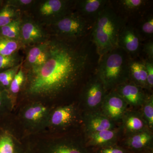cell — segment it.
Instances as JSON below:
<instances>
[{"label":"cell","mask_w":153,"mask_h":153,"mask_svg":"<svg viewBox=\"0 0 153 153\" xmlns=\"http://www.w3.org/2000/svg\"><path fill=\"white\" fill-rule=\"evenodd\" d=\"M24 48L21 41L12 40L0 36V55L10 56L19 53Z\"/></svg>","instance_id":"cell-21"},{"label":"cell","mask_w":153,"mask_h":153,"mask_svg":"<svg viewBox=\"0 0 153 153\" xmlns=\"http://www.w3.org/2000/svg\"><path fill=\"white\" fill-rule=\"evenodd\" d=\"M117 131L115 129L88 134V143L91 146H104L111 145L117 137Z\"/></svg>","instance_id":"cell-17"},{"label":"cell","mask_w":153,"mask_h":153,"mask_svg":"<svg viewBox=\"0 0 153 153\" xmlns=\"http://www.w3.org/2000/svg\"><path fill=\"white\" fill-rule=\"evenodd\" d=\"M141 40L151 38L153 36V16L150 15L145 17L141 23L139 30H137Z\"/></svg>","instance_id":"cell-25"},{"label":"cell","mask_w":153,"mask_h":153,"mask_svg":"<svg viewBox=\"0 0 153 153\" xmlns=\"http://www.w3.org/2000/svg\"><path fill=\"white\" fill-rule=\"evenodd\" d=\"M84 121L87 134L115 129L114 122L98 111L86 113Z\"/></svg>","instance_id":"cell-13"},{"label":"cell","mask_w":153,"mask_h":153,"mask_svg":"<svg viewBox=\"0 0 153 153\" xmlns=\"http://www.w3.org/2000/svg\"><path fill=\"white\" fill-rule=\"evenodd\" d=\"M116 1L118 10L128 15L141 12L148 4V1L145 0H120Z\"/></svg>","instance_id":"cell-19"},{"label":"cell","mask_w":153,"mask_h":153,"mask_svg":"<svg viewBox=\"0 0 153 153\" xmlns=\"http://www.w3.org/2000/svg\"><path fill=\"white\" fill-rule=\"evenodd\" d=\"M48 40L25 47L26 57L22 64L25 70L40 67L46 62L48 57Z\"/></svg>","instance_id":"cell-10"},{"label":"cell","mask_w":153,"mask_h":153,"mask_svg":"<svg viewBox=\"0 0 153 153\" xmlns=\"http://www.w3.org/2000/svg\"><path fill=\"white\" fill-rule=\"evenodd\" d=\"M108 2L106 0L76 1L74 4V9L81 16L93 25Z\"/></svg>","instance_id":"cell-11"},{"label":"cell","mask_w":153,"mask_h":153,"mask_svg":"<svg viewBox=\"0 0 153 153\" xmlns=\"http://www.w3.org/2000/svg\"><path fill=\"white\" fill-rule=\"evenodd\" d=\"M22 64L23 62L18 66L0 72V85L9 88L11 82Z\"/></svg>","instance_id":"cell-28"},{"label":"cell","mask_w":153,"mask_h":153,"mask_svg":"<svg viewBox=\"0 0 153 153\" xmlns=\"http://www.w3.org/2000/svg\"><path fill=\"white\" fill-rule=\"evenodd\" d=\"M22 13L19 9L5 3L0 9V28L21 18Z\"/></svg>","instance_id":"cell-20"},{"label":"cell","mask_w":153,"mask_h":153,"mask_svg":"<svg viewBox=\"0 0 153 153\" xmlns=\"http://www.w3.org/2000/svg\"><path fill=\"white\" fill-rule=\"evenodd\" d=\"M147 72V80L149 89L153 86V61L143 60Z\"/></svg>","instance_id":"cell-32"},{"label":"cell","mask_w":153,"mask_h":153,"mask_svg":"<svg viewBox=\"0 0 153 153\" xmlns=\"http://www.w3.org/2000/svg\"><path fill=\"white\" fill-rule=\"evenodd\" d=\"M99 153H125L123 149L111 145L102 147Z\"/></svg>","instance_id":"cell-33"},{"label":"cell","mask_w":153,"mask_h":153,"mask_svg":"<svg viewBox=\"0 0 153 153\" xmlns=\"http://www.w3.org/2000/svg\"><path fill=\"white\" fill-rule=\"evenodd\" d=\"M143 51L147 57L146 60L153 61V42L150 40L148 41L143 47Z\"/></svg>","instance_id":"cell-34"},{"label":"cell","mask_w":153,"mask_h":153,"mask_svg":"<svg viewBox=\"0 0 153 153\" xmlns=\"http://www.w3.org/2000/svg\"><path fill=\"white\" fill-rule=\"evenodd\" d=\"M76 118V110L72 105H66L57 108L52 114L51 123L53 126L63 127L70 125Z\"/></svg>","instance_id":"cell-15"},{"label":"cell","mask_w":153,"mask_h":153,"mask_svg":"<svg viewBox=\"0 0 153 153\" xmlns=\"http://www.w3.org/2000/svg\"><path fill=\"white\" fill-rule=\"evenodd\" d=\"M108 3L96 20L91 33L99 57L117 47L119 35L126 24V19Z\"/></svg>","instance_id":"cell-2"},{"label":"cell","mask_w":153,"mask_h":153,"mask_svg":"<svg viewBox=\"0 0 153 153\" xmlns=\"http://www.w3.org/2000/svg\"><path fill=\"white\" fill-rule=\"evenodd\" d=\"M93 26L77 12L73 11L49 27L53 36L66 41H75L88 36Z\"/></svg>","instance_id":"cell-4"},{"label":"cell","mask_w":153,"mask_h":153,"mask_svg":"<svg viewBox=\"0 0 153 153\" xmlns=\"http://www.w3.org/2000/svg\"><path fill=\"white\" fill-rule=\"evenodd\" d=\"M142 106L141 114L146 121L148 128L152 131L153 128V97L146 95Z\"/></svg>","instance_id":"cell-23"},{"label":"cell","mask_w":153,"mask_h":153,"mask_svg":"<svg viewBox=\"0 0 153 153\" xmlns=\"http://www.w3.org/2000/svg\"><path fill=\"white\" fill-rule=\"evenodd\" d=\"M52 153H87L81 148L68 144H61L56 146Z\"/></svg>","instance_id":"cell-30"},{"label":"cell","mask_w":153,"mask_h":153,"mask_svg":"<svg viewBox=\"0 0 153 153\" xmlns=\"http://www.w3.org/2000/svg\"><path fill=\"white\" fill-rule=\"evenodd\" d=\"M75 1L67 0H44L36 1L31 9V16L38 23L49 27L73 11Z\"/></svg>","instance_id":"cell-5"},{"label":"cell","mask_w":153,"mask_h":153,"mask_svg":"<svg viewBox=\"0 0 153 153\" xmlns=\"http://www.w3.org/2000/svg\"><path fill=\"white\" fill-rule=\"evenodd\" d=\"M21 18L22 17L0 28V36L12 40L20 41Z\"/></svg>","instance_id":"cell-22"},{"label":"cell","mask_w":153,"mask_h":153,"mask_svg":"<svg viewBox=\"0 0 153 153\" xmlns=\"http://www.w3.org/2000/svg\"><path fill=\"white\" fill-rule=\"evenodd\" d=\"M131 58L119 47L99 57L95 74L107 91L115 89L129 80V63Z\"/></svg>","instance_id":"cell-3"},{"label":"cell","mask_w":153,"mask_h":153,"mask_svg":"<svg viewBox=\"0 0 153 153\" xmlns=\"http://www.w3.org/2000/svg\"><path fill=\"white\" fill-rule=\"evenodd\" d=\"M51 36L33 17L22 15L20 29V41L24 48L48 41Z\"/></svg>","instance_id":"cell-6"},{"label":"cell","mask_w":153,"mask_h":153,"mask_svg":"<svg viewBox=\"0 0 153 153\" xmlns=\"http://www.w3.org/2000/svg\"><path fill=\"white\" fill-rule=\"evenodd\" d=\"M22 65L11 82L9 89L13 94H16L19 93L26 81V73Z\"/></svg>","instance_id":"cell-27"},{"label":"cell","mask_w":153,"mask_h":153,"mask_svg":"<svg viewBox=\"0 0 153 153\" xmlns=\"http://www.w3.org/2000/svg\"><path fill=\"white\" fill-rule=\"evenodd\" d=\"M47 112L46 107L42 105H36L27 109L25 113V117L29 121L35 122L42 119Z\"/></svg>","instance_id":"cell-24"},{"label":"cell","mask_w":153,"mask_h":153,"mask_svg":"<svg viewBox=\"0 0 153 153\" xmlns=\"http://www.w3.org/2000/svg\"><path fill=\"white\" fill-rule=\"evenodd\" d=\"M153 134L149 129L129 135L126 143L128 146L134 149H144L152 143Z\"/></svg>","instance_id":"cell-18"},{"label":"cell","mask_w":153,"mask_h":153,"mask_svg":"<svg viewBox=\"0 0 153 153\" xmlns=\"http://www.w3.org/2000/svg\"><path fill=\"white\" fill-rule=\"evenodd\" d=\"M143 88L130 80L118 86L114 90L124 100L127 104L133 106H141L146 98Z\"/></svg>","instance_id":"cell-12"},{"label":"cell","mask_w":153,"mask_h":153,"mask_svg":"<svg viewBox=\"0 0 153 153\" xmlns=\"http://www.w3.org/2000/svg\"><path fill=\"white\" fill-rule=\"evenodd\" d=\"M129 80L143 88L149 89L147 72L143 60L131 59L129 63Z\"/></svg>","instance_id":"cell-16"},{"label":"cell","mask_w":153,"mask_h":153,"mask_svg":"<svg viewBox=\"0 0 153 153\" xmlns=\"http://www.w3.org/2000/svg\"><path fill=\"white\" fill-rule=\"evenodd\" d=\"M122 119L123 128L129 135L149 129L142 115L139 112L126 111Z\"/></svg>","instance_id":"cell-14"},{"label":"cell","mask_w":153,"mask_h":153,"mask_svg":"<svg viewBox=\"0 0 153 153\" xmlns=\"http://www.w3.org/2000/svg\"><path fill=\"white\" fill-rule=\"evenodd\" d=\"M127 105L115 91H111L105 97L101 112L113 121L120 120L126 111Z\"/></svg>","instance_id":"cell-9"},{"label":"cell","mask_w":153,"mask_h":153,"mask_svg":"<svg viewBox=\"0 0 153 153\" xmlns=\"http://www.w3.org/2000/svg\"><path fill=\"white\" fill-rule=\"evenodd\" d=\"M35 1H36L33 0H9L6 1L5 3L23 12L29 9L32 8Z\"/></svg>","instance_id":"cell-31"},{"label":"cell","mask_w":153,"mask_h":153,"mask_svg":"<svg viewBox=\"0 0 153 153\" xmlns=\"http://www.w3.org/2000/svg\"><path fill=\"white\" fill-rule=\"evenodd\" d=\"M107 94L102 82L94 74L86 82L82 90V99L88 112L98 111Z\"/></svg>","instance_id":"cell-7"},{"label":"cell","mask_w":153,"mask_h":153,"mask_svg":"<svg viewBox=\"0 0 153 153\" xmlns=\"http://www.w3.org/2000/svg\"><path fill=\"white\" fill-rule=\"evenodd\" d=\"M0 153H16L13 141L8 135L0 137Z\"/></svg>","instance_id":"cell-29"},{"label":"cell","mask_w":153,"mask_h":153,"mask_svg":"<svg viewBox=\"0 0 153 153\" xmlns=\"http://www.w3.org/2000/svg\"><path fill=\"white\" fill-rule=\"evenodd\" d=\"M87 37L75 41L50 37L47 61L40 67L27 71V93L55 97L75 87L93 64Z\"/></svg>","instance_id":"cell-1"},{"label":"cell","mask_w":153,"mask_h":153,"mask_svg":"<svg viewBox=\"0 0 153 153\" xmlns=\"http://www.w3.org/2000/svg\"><path fill=\"white\" fill-rule=\"evenodd\" d=\"M141 41L137 29L126 24L119 35L117 47L124 50L131 59H135L140 54Z\"/></svg>","instance_id":"cell-8"},{"label":"cell","mask_w":153,"mask_h":153,"mask_svg":"<svg viewBox=\"0 0 153 153\" xmlns=\"http://www.w3.org/2000/svg\"><path fill=\"white\" fill-rule=\"evenodd\" d=\"M3 1H0V6L1 5Z\"/></svg>","instance_id":"cell-36"},{"label":"cell","mask_w":153,"mask_h":153,"mask_svg":"<svg viewBox=\"0 0 153 153\" xmlns=\"http://www.w3.org/2000/svg\"><path fill=\"white\" fill-rule=\"evenodd\" d=\"M22 62L18 53L10 56L0 55V72L18 66Z\"/></svg>","instance_id":"cell-26"},{"label":"cell","mask_w":153,"mask_h":153,"mask_svg":"<svg viewBox=\"0 0 153 153\" xmlns=\"http://www.w3.org/2000/svg\"><path fill=\"white\" fill-rule=\"evenodd\" d=\"M2 97L1 93L0 91V106L1 105L2 103Z\"/></svg>","instance_id":"cell-35"}]
</instances>
